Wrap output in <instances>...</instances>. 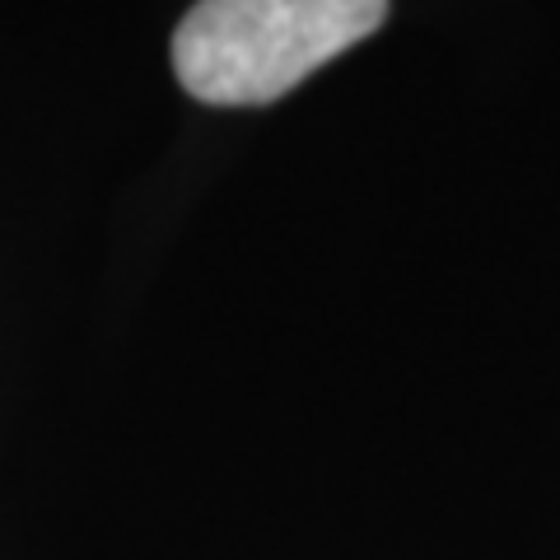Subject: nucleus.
I'll return each instance as SVG.
<instances>
[{
  "mask_svg": "<svg viewBox=\"0 0 560 560\" xmlns=\"http://www.w3.org/2000/svg\"><path fill=\"white\" fill-rule=\"evenodd\" d=\"M383 20L388 0H197L173 33V70L215 108L276 103Z\"/></svg>",
  "mask_w": 560,
  "mask_h": 560,
  "instance_id": "obj_1",
  "label": "nucleus"
}]
</instances>
